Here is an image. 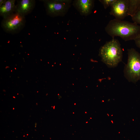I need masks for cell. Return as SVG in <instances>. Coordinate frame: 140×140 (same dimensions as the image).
<instances>
[{
    "instance_id": "cell-13",
    "label": "cell",
    "mask_w": 140,
    "mask_h": 140,
    "mask_svg": "<svg viewBox=\"0 0 140 140\" xmlns=\"http://www.w3.org/2000/svg\"><path fill=\"white\" fill-rule=\"evenodd\" d=\"M134 40L136 46L140 49V35Z\"/></svg>"
},
{
    "instance_id": "cell-9",
    "label": "cell",
    "mask_w": 140,
    "mask_h": 140,
    "mask_svg": "<svg viewBox=\"0 0 140 140\" xmlns=\"http://www.w3.org/2000/svg\"><path fill=\"white\" fill-rule=\"evenodd\" d=\"M15 0H7L0 6V15L5 18L15 12Z\"/></svg>"
},
{
    "instance_id": "cell-8",
    "label": "cell",
    "mask_w": 140,
    "mask_h": 140,
    "mask_svg": "<svg viewBox=\"0 0 140 140\" xmlns=\"http://www.w3.org/2000/svg\"><path fill=\"white\" fill-rule=\"evenodd\" d=\"M15 12L24 16L31 13L35 6L34 0H17Z\"/></svg>"
},
{
    "instance_id": "cell-3",
    "label": "cell",
    "mask_w": 140,
    "mask_h": 140,
    "mask_svg": "<svg viewBox=\"0 0 140 140\" xmlns=\"http://www.w3.org/2000/svg\"><path fill=\"white\" fill-rule=\"evenodd\" d=\"M128 60L124 69V76L129 82L136 83L140 80V53L135 49H128Z\"/></svg>"
},
{
    "instance_id": "cell-5",
    "label": "cell",
    "mask_w": 140,
    "mask_h": 140,
    "mask_svg": "<svg viewBox=\"0 0 140 140\" xmlns=\"http://www.w3.org/2000/svg\"><path fill=\"white\" fill-rule=\"evenodd\" d=\"M26 23L25 16L15 12L3 18L1 26L6 32L14 34L20 32L24 28Z\"/></svg>"
},
{
    "instance_id": "cell-7",
    "label": "cell",
    "mask_w": 140,
    "mask_h": 140,
    "mask_svg": "<svg viewBox=\"0 0 140 140\" xmlns=\"http://www.w3.org/2000/svg\"><path fill=\"white\" fill-rule=\"evenodd\" d=\"M94 2L93 0H75L73 4L81 15L86 16L92 13Z\"/></svg>"
},
{
    "instance_id": "cell-11",
    "label": "cell",
    "mask_w": 140,
    "mask_h": 140,
    "mask_svg": "<svg viewBox=\"0 0 140 140\" xmlns=\"http://www.w3.org/2000/svg\"><path fill=\"white\" fill-rule=\"evenodd\" d=\"M116 0H99V1L102 4L105 9H106L110 6Z\"/></svg>"
},
{
    "instance_id": "cell-1",
    "label": "cell",
    "mask_w": 140,
    "mask_h": 140,
    "mask_svg": "<svg viewBox=\"0 0 140 140\" xmlns=\"http://www.w3.org/2000/svg\"><path fill=\"white\" fill-rule=\"evenodd\" d=\"M107 33L112 38L119 37L124 41L135 40L140 35V26L134 22L114 19L105 27Z\"/></svg>"
},
{
    "instance_id": "cell-14",
    "label": "cell",
    "mask_w": 140,
    "mask_h": 140,
    "mask_svg": "<svg viewBox=\"0 0 140 140\" xmlns=\"http://www.w3.org/2000/svg\"><path fill=\"white\" fill-rule=\"evenodd\" d=\"M6 0H0V6L4 3L6 1Z\"/></svg>"
},
{
    "instance_id": "cell-6",
    "label": "cell",
    "mask_w": 140,
    "mask_h": 140,
    "mask_svg": "<svg viewBox=\"0 0 140 140\" xmlns=\"http://www.w3.org/2000/svg\"><path fill=\"white\" fill-rule=\"evenodd\" d=\"M128 0H116L110 6L109 14L116 19L123 20L128 16Z\"/></svg>"
},
{
    "instance_id": "cell-2",
    "label": "cell",
    "mask_w": 140,
    "mask_h": 140,
    "mask_svg": "<svg viewBox=\"0 0 140 140\" xmlns=\"http://www.w3.org/2000/svg\"><path fill=\"white\" fill-rule=\"evenodd\" d=\"M99 55L108 67H116L123 57V50L119 41L114 38L107 41L100 48Z\"/></svg>"
},
{
    "instance_id": "cell-12",
    "label": "cell",
    "mask_w": 140,
    "mask_h": 140,
    "mask_svg": "<svg viewBox=\"0 0 140 140\" xmlns=\"http://www.w3.org/2000/svg\"><path fill=\"white\" fill-rule=\"evenodd\" d=\"M131 18L134 22L137 24H140V8Z\"/></svg>"
},
{
    "instance_id": "cell-4",
    "label": "cell",
    "mask_w": 140,
    "mask_h": 140,
    "mask_svg": "<svg viewBox=\"0 0 140 140\" xmlns=\"http://www.w3.org/2000/svg\"><path fill=\"white\" fill-rule=\"evenodd\" d=\"M46 14L50 17L63 16L70 8L72 1L69 0H43Z\"/></svg>"
},
{
    "instance_id": "cell-10",
    "label": "cell",
    "mask_w": 140,
    "mask_h": 140,
    "mask_svg": "<svg viewBox=\"0 0 140 140\" xmlns=\"http://www.w3.org/2000/svg\"><path fill=\"white\" fill-rule=\"evenodd\" d=\"M140 8V0H128V14L132 17Z\"/></svg>"
}]
</instances>
